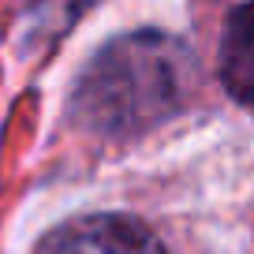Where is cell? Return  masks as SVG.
<instances>
[{"mask_svg": "<svg viewBox=\"0 0 254 254\" xmlns=\"http://www.w3.org/2000/svg\"><path fill=\"white\" fill-rule=\"evenodd\" d=\"M187 45L161 30L116 38L79 75L71 112L97 135H138L168 120L190 94Z\"/></svg>", "mask_w": 254, "mask_h": 254, "instance_id": "6da1fadb", "label": "cell"}, {"mask_svg": "<svg viewBox=\"0 0 254 254\" xmlns=\"http://www.w3.org/2000/svg\"><path fill=\"white\" fill-rule=\"evenodd\" d=\"M34 254H165V247L135 217L94 213L53 228Z\"/></svg>", "mask_w": 254, "mask_h": 254, "instance_id": "7a4b0ae2", "label": "cell"}, {"mask_svg": "<svg viewBox=\"0 0 254 254\" xmlns=\"http://www.w3.org/2000/svg\"><path fill=\"white\" fill-rule=\"evenodd\" d=\"M221 79L236 101L254 109V4L236 8L224 26Z\"/></svg>", "mask_w": 254, "mask_h": 254, "instance_id": "3957f363", "label": "cell"}]
</instances>
